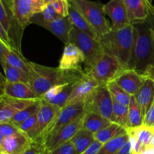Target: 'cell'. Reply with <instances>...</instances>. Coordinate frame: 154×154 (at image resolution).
<instances>
[{
	"label": "cell",
	"instance_id": "obj_1",
	"mask_svg": "<svg viewBox=\"0 0 154 154\" xmlns=\"http://www.w3.org/2000/svg\"><path fill=\"white\" fill-rule=\"evenodd\" d=\"M150 15L146 21L134 24V44L129 69L144 76L154 69V22Z\"/></svg>",
	"mask_w": 154,
	"mask_h": 154
},
{
	"label": "cell",
	"instance_id": "obj_2",
	"mask_svg": "<svg viewBox=\"0 0 154 154\" xmlns=\"http://www.w3.org/2000/svg\"><path fill=\"white\" fill-rule=\"evenodd\" d=\"M85 72L66 70L60 67H51L29 61V83L41 98L53 86L77 82Z\"/></svg>",
	"mask_w": 154,
	"mask_h": 154
},
{
	"label": "cell",
	"instance_id": "obj_3",
	"mask_svg": "<svg viewBox=\"0 0 154 154\" xmlns=\"http://www.w3.org/2000/svg\"><path fill=\"white\" fill-rule=\"evenodd\" d=\"M104 52L115 57L129 69L134 44L132 24L113 29L99 37Z\"/></svg>",
	"mask_w": 154,
	"mask_h": 154
},
{
	"label": "cell",
	"instance_id": "obj_4",
	"mask_svg": "<svg viewBox=\"0 0 154 154\" xmlns=\"http://www.w3.org/2000/svg\"><path fill=\"white\" fill-rule=\"evenodd\" d=\"M69 42L75 44L84 54L85 57L84 72L86 73L91 70L105 54L99 39H95L75 27H72L69 34Z\"/></svg>",
	"mask_w": 154,
	"mask_h": 154
},
{
	"label": "cell",
	"instance_id": "obj_5",
	"mask_svg": "<svg viewBox=\"0 0 154 154\" xmlns=\"http://www.w3.org/2000/svg\"><path fill=\"white\" fill-rule=\"evenodd\" d=\"M71 4L87 19L97 32L99 36L110 31L112 26L105 17L104 5L91 0H69Z\"/></svg>",
	"mask_w": 154,
	"mask_h": 154
},
{
	"label": "cell",
	"instance_id": "obj_6",
	"mask_svg": "<svg viewBox=\"0 0 154 154\" xmlns=\"http://www.w3.org/2000/svg\"><path fill=\"white\" fill-rule=\"evenodd\" d=\"M60 110L61 108L60 107L42 99L35 125L27 134L32 142L43 146L48 131L54 124Z\"/></svg>",
	"mask_w": 154,
	"mask_h": 154
},
{
	"label": "cell",
	"instance_id": "obj_7",
	"mask_svg": "<svg viewBox=\"0 0 154 154\" xmlns=\"http://www.w3.org/2000/svg\"><path fill=\"white\" fill-rule=\"evenodd\" d=\"M127 69L120 60L105 53L87 74L101 85H107L115 81Z\"/></svg>",
	"mask_w": 154,
	"mask_h": 154
},
{
	"label": "cell",
	"instance_id": "obj_8",
	"mask_svg": "<svg viewBox=\"0 0 154 154\" xmlns=\"http://www.w3.org/2000/svg\"><path fill=\"white\" fill-rule=\"evenodd\" d=\"M0 26L8 34L14 48L22 53L21 41L24 29L15 15L11 0H0Z\"/></svg>",
	"mask_w": 154,
	"mask_h": 154
},
{
	"label": "cell",
	"instance_id": "obj_9",
	"mask_svg": "<svg viewBox=\"0 0 154 154\" xmlns=\"http://www.w3.org/2000/svg\"><path fill=\"white\" fill-rule=\"evenodd\" d=\"M114 100L107 85H99L84 102L85 112H93L111 120Z\"/></svg>",
	"mask_w": 154,
	"mask_h": 154
},
{
	"label": "cell",
	"instance_id": "obj_10",
	"mask_svg": "<svg viewBox=\"0 0 154 154\" xmlns=\"http://www.w3.org/2000/svg\"><path fill=\"white\" fill-rule=\"evenodd\" d=\"M31 24H37L49 30L60 40L63 41L65 45L69 42V34L73 26L71 23L69 16L59 17L53 21H46L42 19L38 13L32 18Z\"/></svg>",
	"mask_w": 154,
	"mask_h": 154
},
{
	"label": "cell",
	"instance_id": "obj_11",
	"mask_svg": "<svg viewBox=\"0 0 154 154\" xmlns=\"http://www.w3.org/2000/svg\"><path fill=\"white\" fill-rule=\"evenodd\" d=\"M14 11L23 28L25 30L31 24V19L41 13L47 5L44 0H11Z\"/></svg>",
	"mask_w": 154,
	"mask_h": 154
},
{
	"label": "cell",
	"instance_id": "obj_12",
	"mask_svg": "<svg viewBox=\"0 0 154 154\" xmlns=\"http://www.w3.org/2000/svg\"><path fill=\"white\" fill-rule=\"evenodd\" d=\"M84 116L79 118L69 125H65L57 132L54 133L52 136L48 137L43 145L44 154L49 153L50 152L54 150L63 143L69 141L83 127Z\"/></svg>",
	"mask_w": 154,
	"mask_h": 154
},
{
	"label": "cell",
	"instance_id": "obj_13",
	"mask_svg": "<svg viewBox=\"0 0 154 154\" xmlns=\"http://www.w3.org/2000/svg\"><path fill=\"white\" fill-rule=\"evenodd\" d=\"M85 108H84V103H78V104H71L64 107L61 109L59 113L58 116L56 118L54 124L51 127L47 134V139L52 136L54 133L57 132L58 130L67 125L72 122H75L79 118L82 117L85 115Z\"/></svg>",
	"mask_w": 154,
	"mask_h": 154
},
{
	"label": "cell",
	"instance_id": "obj_14",
	"mask_svg": "<svg viewBox=\"0 0 154 154\" xmlns=\"http://www.w3.org/2000/svg\"><path fill=\"white\" fill-rule=\"evenodd\" d=\"M126 129L132 144V154L139 153L150 147L154 137V127L143 124L136 128Z\"/></svg>",
	"mask_w": 154,
	"mask_h": 154
},
{
	"label": "cell",
	"instance_id": "obj_15",
	"mask_svg": "<svg viewBox=\"0 0 154 154\" xmlns=\"http://www.w3.org/2000/svg\"><path fill=\"white\" fill-rule=\"evenodd\" d=\"M99 85H100L93 77L86 72L84 73L82 77L74 85L66 106L84 103Z\"/></svg>",
	"mask_w": 154,
	"mask_h": 154
},
{
	"label": "cell",
	"instance_id": "obj_16",
	"mask_svg": "<svg viewBox=\"0 0 154 154\" xmlns=\"http://www.w3.org/2000/svg\"><path fill=\"white\" fill-rule=\"evenodd\" d=\"M85 64V57L82 51L73 43L66 44L60 60L59 67L66 70H75L84 72L82 65Z\"/></svg>",
	"mask_w": 154,
	"mask_h": 154
},
{
	"label": "cell",
	"instance_id": "obj_17",
	"mask_svg": "<svg viewBox=\"0 0 154 154\" xmlns=\"http://www.w3.org/2000/svg\"><path fill=\"white\" fill-rule=\"evenodd\" d=\"M32 143L27 134L20 131L0 139V154H22Z\"/></svg>",
	"mask_w": 154,
	"mask_h": 154
},
{
	"label": "cell",
	"instance_id": "obj_18",
	"mask_svg": "<svg viewBox=\"0 0 154 154\" xmlns=\"http://www.w3.org/2000/svg\"><path fill=\"white\" fill-rule=\"evenodd\" d=\"M104 11L111 18L113 29L131 24L123 0H111L104 5Z\"/></svg>",
	"mask_w": 154,
	"mask_h": 154
},
{
	"label": "cell",
	"instance_id": "obj_19",
	"mask_svg": "<svg viewBox=\"0 0 154 154\" xmlns=\"http://www.w3.org/2000/svg\"><path fill=\"white\" fill-rule=\"evenodd\" d=\"M75 83L76 82L66 83L53 86L44 94L41 99L60 108H63L66 107V102L72 93Z\"/></svg>",
	"mask_w": 154,
	"mask_h": 154
},
{
	"label": "cell",
	"instance_id": "obj_20",
	"mask_svg": "<svg viewBox=\"0 0 154 154\" xmlns=\"http://www.w3.org/2000/svg\"><path fill=\"white\" fill-rule=\"evenodd\" d=\"M2 79V82L1 95H7L11 98H20V99L38 98L29 83L12 82L8 81L5 78Z\"/></svg>",
	"mask_w": 154,
	"mask_h": 154
},
{
	"label": "cell",
	"instance_id": "obj_21",
	"mask_svg": "<svg viewBox=\"0 0 154 154\" xmlns=\"http://www.w3.org/2000/svg\"><path fill=\"white\" fill-rule=\"evenodd\" d=\"M147 77L137 71L127 69L115 80L120 87L132 96H135L144 84Z\"/></svg>",
	"mask_w": 154,
	"mask_h": 154
},
{
	"label": "cell",
	"instance_id": "obj_22",
	"mask_svg": "<svg viewBox=\"0 0 154 154\" xmlns=\"http://www.w3.org/2000/svg\"><path fill=\"white\" fill-rule=\"evenodd\" d=\"M131 24L146 21L150 16L149 5L152 0H123Z\"/></svg>",
	"mask_w": 154,
	"mask_h": 154
},
{
	"label": "cell",
	"instance_id": "obj_23",
	"mask_svg": "<svg viewBox=\"0 0 154 154\" xmlns=\"http://www.w3.org/2000/svg\"><path fill=\"white\" fill-rule=\"evenodd\" d=\"M137 102L141 109L143 117L151 107L154 102V81L150 78H146L144 84L135 95Z\"/></svg>",
	"mask_w": 154,
	"mask_h": 154
},
{
	"label": "cell",
	"instance_id": "obj_24",
	"mask_svg": "<svg viewBox=\"0 0 154 154\" xmlns=\"http://www.w3.org/2000/svg\"><path fill=\"white\" fill-rule=\"evenodd\" d=\"M69 18L73 27L84 32V33H87L95 39H99V35H98L97 32L95 30L94 27L87 21V19L71 3L70 7H69Z\"/></svg>",
	"mask_w": 154,
	"mask_h": 154
},
{
	"label": "cell",
	"instance_id": "obj_25",
	"mask_svg": "<svg viewBox=\"0 0 154 154\" xmlns=\"http://www.w3.org/2000/svg\"><path fill=\"white\" fill-rule=\"evenodd\" d=\"M126 133H127V129L126 128L111 122L106 127L94 133V137L95 140L103 144Z\"/></svg>",
	"mask_w": 154,
	"mask_h": 154
},
{
	"label": "cell",
	"instance_id": "obj_26",
	"mask_svg": "<svg viewBox=\"0 0 154 154\" xmlns=\"http://www.w3.org/2000/svg\"><path fill=\"white\" fill-rule=\"evenodd\" d=\"M111 122V120L98 113H93V112H87L84 116L82 128L94 134L99 131V130L106 127Z\"/></svg>",
	"mask_w": 154,
	"mask_h": 154
},
{
	"label": "cell",
	"instance_id": "obj_27",
	"mask_svg": "<svg viewBox=\"0 0 154 154\" xmlns=\"http://www.w3.org/2000/svg\"><path fill=\"white\" fill-rule=\"evenodd\" d=\"M95 140L94 134L91 131L81 128L70 140L75 146L78 154H81Z\"/></svg>",
	"mask_w": 154,
	"mask_h": 154
},
{
	"label": "cell",
	"instance_id": "obj_28",
	"mask_svg": "<svg viewBox=\"0 0 154 154\" xmlns=\"http://www.w3.org/2000/svg\"><path fill=\"white\" fill-rule=\"evenodd\" d=\"M144 124V117L139 104L137 102L135 96H132L129 104V119L127 128H136Z\"/></svg>",
	"mask_w": 154,
	"mask_h": 154
},
{
	"label": "cell",
	"instance_id": "obj_29",
	"mask_svg": "<svg viewBox=\"0 0 154 154\" xmlns=\"http://www.w3.org/2000/svg\"><path fill=\"white\" fill-rule=\"evenodd\" d=\"M7 62L11 66H14L17 69H20L24 73L28 75L29 72V61L27 60L24 57L22 53H20L19 51H16V50H13L10 51L7 57H5V60L0 62Z\"/></svg>",
	"mask_w": 154,
	"mask_h": 154
},
{
	"label": "cell",
	"instance_id": "obj_30",
	"mask_svg": "<svg viewBox=\"0 0 154 154\" xmlns=\"http://www.w3.org/2000/svg\"><path fill=\"white\" fill-rule=\"evenodd\" d=\"M129 119V106L114 101L111 121L124 128H127Z\"/></svg>",
	"mask_w": 154,
	"mask_h": 154
},
{
	"label": "cell",
	"instance_id": "obj_31",
	"mask_svg": "<svg viewBox=\"0 0 154 154\" xmlns=\"http://www.w3.org/2000/svg\"><path fill=\"white\" fill-rule=\"evenodd\" d=\"M129 140V136L128 133L121 134L113 140L103 143L97 154H116Z\"/></svg>",
	"mask_w": 154,
	"mask_h": 154
},
{
	"label": "cell",
	"instance_id": "obj_32",
	"mask_svg": "<svg viewBox=\"0 0 154 154\" xmlns=\"http://www.w3.org/2000/svg\"><path fill=\"white\" fill-rule=\"evenodd\" d=\"M2 66L4 70L5 78L12 82H24L29 83V76L23 72L11 66L7 62H1Z\"/></svg>",
	"mask_w": 154,
	"mask_h": 154
},
{
	"label": "cell",
	"instance_id": "obj_33",
	"mask_svg": "<svg viewBox=\"0 0 154 154\" xmlns=\"http://www.w3.org/2000/svg\"><path fill=\"white\" fill-rule=\"evenodd\" d=\"M107 87H108L114 101H117L120 104L129 106L132 95L127 93L124 89L122 88L115 82H110L109 84L107 85Z\"/></svg>",
	"mask_w": 154,
	"mask_h": 154
},
{
	"label": "cell",
	"instance_id": "obj_34",
	"mask_svg": "<svg viewBox=\"0 0 154 154\" xmlns=\"http://www.w3.org/2000/svg\"><path fill=\"white\" fill-rule=\"evenodd\" d=\"M41 101H42V99L38 101L37 102L34 103L32 105L29 106L26 108L17 112L14 116V117L12 118L11 122L14 124V125H16L17 126L20 125L26 119L29 118L30 116H33V115L35 114V113H37L39 111V109H40L41 107Z\"/></svg>",
	"mask_w": 154,
	"mask_h": 154
},
{
	"label": "cell",
	"instance_id": "obj_35",
	"mask_svg": "<svg viewBox=\"0 0 154 154\" xmlns=\"http://www.w3.org/2000/svg\"><path fill=\"white\" fill-rule=\"evenodd\" d=\"M41 98H35V99H20V98H11V97L7 96L5 95H1L0 96V101L6 103L7 104L10 105L18 112L23 109L26 108L29 106L32 105L34 103L37 102Z\"/></svg>",
	"mask_w": 154,
	"mask_h": 154
},
{
	"label": "cell",
	"instance_id": "obj_36",
	"mask_svg": "<svg viewBox=\"0 0 154 154\" xmlns=\"http://www.w3.org/2000/svg\"><path fill=\"white\" fill-rule=\"evenodd\" d=\"M17 112V110L10 105L0 101V123L11 122L12 118Z\"/></svg>",
	"mask_w": 154,
	"mask_h": 154
},
{
	"label": "cell",
	"instance_id": "obj_37",
	"mask_svg": "<svg viewBox=\"0 0 154 154\" xmlns=\"http://www.w3.org/2000/svg\"><path fill=\"white\" fill-rule=\"evenodd\" d=\"M59 16L68 17L69 13L70 2L69 0H55L51 3Z\"/></svg>",
	"mask_w": 154,
	"mask_h": 154
},
{
	"label": "cell",
	"instance_id": "obj_38",
	"mask_svg": "<svg viewBox=\"0 0 154 154\" xmlns=\"http://www.w3.org/2000/svg\"><path fill=\"white\" fill-rule=\"evenodd\" d=\"M20 131L18 126L12 123L11 122L0 123V139L9 137Z\"/></svg>",
	"mask_w": 154,
	"mask_h": 154
},
{
	"label": "cell",
	"instance_id": "obj_39",
	"mask_svg": "<svg viewBox=\"0 0 154 154\" xmlns=\"http://www.w3.org/2000/svg\"><path fill=\"white\" fill-rule=\"evenodd\" d=\"M48 154H78V152L73 143L69 140Z\"/></svg>",
	"mask_w": 154,
	"mask_h": 154
},
{
	"label": "cell",
	"instance_id": "obj_40",
	"mask_svg": "<svg viewBox=\"0 0 154 154\" xmlns=\"http://www.w3.org/2000/svg\"><path fill=\"white\" fill-rule=\"evenodd\" d=\"M38 113L34 114L33 116H30L29 118L26 119L24 122H23L20 125H18V128H20L21 131H23L25 134H28L30 131L32 130V128L34 127V125H35L36 121H37V116H38Z\"/></svg>",
	"mask_w": 154,
	"mask_h": 154
},
{
	"label": "cell",
	"instance_id": "obj_41",
	"mask_svg": "<svg viewBox=\"0 0 154 154\" xmlns=\"http://www.w3.org/2000/svg\"><path fill=\"white\" fill-rule=\"evenodd\" d=\"M39 14L41 15L42 19L45 20V21H53V20L60 17L59 16L58 14H57V12H56V11L54 10V8H53V6L51 5V3L47 5L46 7L45 8V9H44L41 13H39Z\"/></svg>",
	"mask_w": 154,
	"mask_h": 154
},
{
	"label": "cell",
	"instance_id": "obj_42",
	"mask_svg": "<svg viewBox=\"0 0 154 154\" xmlns=\"http://www.w3.org/2000/svg\"><path fill=\"white\" fill-rule=\"evenodd\" d=\"M22 154H44L43 146L32 142V144Z\"/></svg>",
	"mask_w": 154,
	"mask_h": 154
},
{
	"label": "cell",
	"instance_id": "obj_43",
	"mask_svg": "<svg viewBox=\"0 0 154 154\" xmlns=\"http://www.w3.org/2000/svg\"><path fill=\"white\" fill-rule=\"evenodd\" d=\"M144 124L147 126L154 127V102L144 117Z\"/></svg>",
	"mask_w": 154,
	"mask_h": 154
},
{
	"label": "cell",
	"instance_id": "obj_44",
	"mask_svg": "<svg viewBox=\"0 0 154 154\" xmlns=\"http://www.w3.org/2000/svg\"><path fill=\"white\" fill-rule=\"evenodd\" d=\"M102 146V143H101L98 140H95L93 143L81 154H97Z\"/></svg>",
	"mask_w": 154,
	"mask_h": 154
},
{
	"label": "cell",
	"instance_id": "obj_45",
	"mask_svg": "<svg viewBox=\"0 0 154 154\" xmlns=\"http://www.w3.org/2000/svg\"><path fill=\"white\" fill-rule=\"evenodd\" d=\"M116 154H132V144L130 140H128Z\"/></svg>",
	"mask_w": 154,
	"mask_h": 154
},
{
	"label": "cell",
	"instance_id": "obj_46",
	"mask_svg": "<svg viewBox=\"0 0 154 154\" xmlns=\"http://www.w3.org/2000/svg\"><path fill=\"white\" fill-rule=\"evenodd\" d=\"M135 154H154V149L153 148L149 147L147 149H146L145 150H144L143 152H139V153H135Z\"/></svg>",
	"mask_w": 154,
	"mask_h": 154
},
{
	"label": "cell",
	"instance_id": "obj_47",
	"mask_svg": "<svg viewBox=\"0 0 154 154\" xmlns=\"http://www.w3.org/2000/svg\"><path fill=\"white\" fill-rule=\"evenodd\" d=\"M145 77H147V78H150L154 81V69L150 70L149 72H147V73L146 74Z\"/></svg>",
	"mask_w": 154,
	"mask_h": 154
},
{
	"label": "cell",
	"instance_id": "obj_48",
	"mask_svg": "<svg viewBox=\"0 0 154 154\" xmlns=\"http://www.w3.org/2000/svg\"><path fill=\"white\" fill-rule=\"evenodd\" d=\"M149 9H150V15L154 18V5L152 4V2H150V5H149Z\"/></svg>",
	"mask_w": 154,
	"mask_h": 154
},
{
	"label": "cell",
	"instance_id": "obj_49",
	"mask_svg": "<svg viewBox=\"0 0 154 154\" xmlns=\"http://www.w3.org/2000/svg\"><path fill=\"white\" fill-rule=\"evenodd\" d=\"M54 1H55V0H44V2H45V4H46V5L49 4V3L53 2H54Z\"/></svg>",
	"mask_w": 154,
	"mask_h": 154
},
{
	"label": "cell",
	"instance_id": "obj_50",
	"mask_svg": "<svg viewBox=\"0 0 154 154\" xmlns=\"http://www.w3.org/2000/svg\"><path fill=\"white\" fill-rule=\"evenodd\" d=\"M150 147L153 148V149H154V137L153 138V140H152V143H151V145H150Z\"/></svg>",
	"mask_w": 154,
	"mask_h": 154
}]
</instances>
